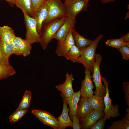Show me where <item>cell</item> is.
Instances as JSON below:
<instances>
[{"label": "cell", "instance_id": "1", "mask_svg": "<svg viewBox=\"0 0 129 129\" xmlns=\"http://www.w3.org/2000/svg\"><path fill=\"white\" fill-rule=\"evenodd\" d=\"M67 17L64 15L44 25H42L40 33V45L45 49L59 29L64 22Z\"/></svg>", "mask_w": 129, "mask_h": 129}, {"label": "cell", "instance_id": "2", "mask_svg": "<svg viewBox=\"0 0 129 129\" xmlns=\"http://www.w3.org/2000/svg\"><path fill=\"white\" fill-rule=\"evenodd\" d=\"M103 36V34L99 35L91 44L81 49V55L78 63L83 65L85 69L89 70L93 73V67L95 61L96 50L98 43Z\"/></svg>", "mask_w": 129, "mask_h": 129}, {"label": "cell", "instance_id": "3", "mask_svg": "<svg viewBox=\"0 0 129 129\" xmlns=\"http://www.w3.org/2000/svg\"><path fill=\"white\" fill-rule=\"evenodd\" d=\"M45 2L48 6V13L42 26L56 19L67 15L64 4L60 0H46Z\"/></svg>", "mask_w": 129, "mask_h": 129}, {"label": "cell", "instance_id": "4", "mask_svg": "<svg viewBox=\"0 0 129 129\" xmlns=\"http://www.w3.org/2000/svg\"><path fill=\"white\" fill-rule=\"evenodd\" d=\"M102 59L101 55L96 53L92 76L93 81L96 87V90L94 94L96 95L104 97L106 94V91L105 85H103L102 83L100 72V65Z\"/></svg>", "mask_w": 129, "mask_h": 129}, {"label": "cell", "instance_id": "5", "mask_svg": "<svg viewBox=\"0 0 129 129\" xmlns=\"http://www.w3.org/2000/svg\"><path fill=\"white\" fill-rule=\"evenodd\" d=\"M101 79L104 82L106 87V93L104 97V101L105 105V109L104 111L105 120H108L110 118H116L118 117L120 113L118 112L119 110V105H113L112 103V99L110 97V91L108 88V82L105 78L102 77Z\"/></svg>", "mask_w": 129, "mask_h": 129}, {"label": "cell", "instance_id": "6", "mask_svg": "<svg viewBox=\"0 0 129 129\" xmlns=\"http://www.w3.org/2000/svg\"><path fill=\"white\" fill-rule=\"evenodd\" d=\"M26 32L25 39L32 45L40 42V36L36 29V22L32 17L23 13Z\"/></svg>", "mask_w": 129, "mask_h": 129}, {"label": "cell", "instance_id": "7", "mask_svg": "<svg viewBox=\"0 0 129 129\" xmlns=\"http://www.w3.org/2000/svg\"><path fill=\"white\" fill-rule=\"evenodd\" d=\"M88 2L86 0H73L68 3L64 2L67 16L75 19L79 12L86 11L89 5Z\"/></svg>", "mask_w": 129, "mask_h": 129}, {"label": "cell", "instance_id": "8", "mask_svg": "<svg viewBox=\"0 0 129 129\" xmlns=\"http://www.w3.org/2000/svg\"><path fill=\"white\" fill-rule=\"evenodd\" d=\"M76 23L75 19L67 16L65 21L54 36V38L57 40L58 42H63L70 31L74 29Z\"/></svg>", "mask_w": 129, "mask_h": 129}, {"label": "cell", "instance_id": "9", "mask_svg": "<svg viewBox=\"0 0 129 129\" xmlns=\"http://www.w3.org/2000/svg\"><path fill=\"white\" fill-rule=\"evenodd\" d=\"M92 76L91 75L90 70L85 69V77L81 82V86L80 90V98H86L92 97L94 95L93 89L94 88L92 79Z\"/></svg>", "mask_w": 129, "mask_h": 129}, {"label": "cell", "instance_id": "10", "mask_svg": "<svg viewBox=\"0 0 129 129\" xmlns=\"http://www.w3.org/2000/svg\"><path fill=\"white\" fill-rule=\"evenodd\" d=\"M65 76L66 79L64 82L55 86V88L61 92L60 95L62 98L70 97L74 92L72 87V82L74 80L72 74H69L67 72Z\"/></svg>", "mask_w": 129, "mask_h": 129}, {"label": "cell", "instance_id": "11", "mask_svg": "<svg viewBox=\"0 0 129 129\" xmlns=\"http://www.w3.org/2000/svg\"><path fill=\"white\" fill-rule=\"evenodd\" d=\"M48 13V7L45 2L34 11L32 18L36 22V29L39 34L40 33L43 23L46 18Z\"/></svg>", "mask_w": 129, "mask_h": 129}, {"label": "cell", "instance_id": "12", "mask_svg": "<svg viewBox=\"0 0 129 129\" xmlns=\"http://www.w3.org/2000/svg\"><path fill=\"white\" fill-rule=\"evenodd\" d=\"M73 30L70 31L64 41L58 42L55 51L58 56L64 57L71 47L75 44L72 34Z\"/></svg>", "mask_w": 129, "mask_h": 129}, {"label": "cell", "instance_id": "13", "mask_svg": "<svg viewBox=\"0 0 129 129\" xmlns=\"http://www.w3.org/2000/svg\"><path fill=\"white\" fill-rule=\"evenodd\" d=\"M104 116V112L93 109L81 122V128L90 129L100 118Z\"/></svg>", "mask_w": 129, "mask_h": 129}, {"label": "cell", "instance_id": "14", "mask_svg": "<svg viewBox=\"0 0 129 129\" xmlns=\"http://www.w3.org/2000/svg\"><path fill=\"white\" fill-rule=\"evenodd\" d=\"M63 106L61 114L57 118L59 129H65L68 127H72L73 122L69 115V109L67 107V103L64 98H63Z\"/></svg>", "mask_w": 129, "mask_h": 129}, {"label": "cell", "instance_id": "15", "mask_svg": "<svg viewBox=\"0 0 129 129\" xmlns=\"http://www.w3.org/2000/svg\"><path fill=\"white\" fill-rule=\"evenodd\" d=\"M93 109L88 101V98L80 97L78 104L76 116L81 121Z\"/></svg>", "mask_w": 129, "mask_h": 129}, {"label": "cell", "instance_id": "16", "mask_svg": "<svg viewBox=\"0 0 129 129\" xmlns=\"http://www.w3.org/2000/svg\"><path fill=\"white\" fill-rule=\"evenodd\" d=\"M80 96L81 93L79 91L74 92L73 95L71 97L65 98L70 108L69 114L70 118L71 120H72L74 116H76L78 104Z\"/></svg>", "mask_w": 129, "mask_h": 129}, {"label": "cell", "instance_id": "17", "mask_svg": "<svg viewBox=\"0 0 129 129\" xmlns=\"http://www.w3.org/2000/svg\"><path fill=\"white\" fill-rule=\"evenodd\" d=\"M15 38L21 54L24 57L27 56L30 53L32 45L27 41L20 37L16 36Z\"/></svg>", "mask_w": 129, "mask_h": 129}, {"label": "cell", "instance_id": "18", "mask_svg": "<svg viewBox=\"0 0 129 129\" xmlns=\"http://www.w3.org/2000/svg\"><path fill=\"white\" fill-rule=\"evenodd\" d=\"M104 97L93 95L88 98V101L93 109L104 112L105 109Z\"/></svg>", "mask_w": 129, "mask_h": 129}, {"label": "cell", "instance_id": "19", "mask_svg": "<svg viewBox=\"0 0 129 129\" xmlns=\"http://www.w3.org/2000/svg\"><path fill=\"white\" fill-rule=\"evenodd\" d=\"M72 34L75 45L79 49L87 47L91 44L93 41L87 39L80 35L75 29L72 30Z\"/></svg>", "mask_w": 129, "mask_h": 129}, {"label": "cell", "instance_id": "20", "mask_svg": "<svg viewBox=\"0 0 129 129\" xmlns=\"http://www.w3.org/2000/svg\"><path fill=\"white\" fill-rule=\"evenodd\" d=\"M15 5L21 9L23 13L32 17L33 14L31 9V0H16Z\"/></svg>", "mask_w": 129, "mask_h": 129}, {"label": "cell", "instance_id": "21", "mask_svg": "<svg viewBox=\"0 0 129 129\" xmlns=\"http://www.w3.org/2000/svg\"><path fill=\"white\" fill-rule=\"evenodd\" d=\"M80 55V49L75 44L71 47L64 57L67 59L70 60L73 63H78Z\"/></svg>", "mask_w": 129, "mask_h": 129}, {"label": "cell", "instance_id": "22", "mask_svg": "<svg viewBox=\"0 0 129 129\" xmlns=\"http://www.w3.org/2000/svg\"><path fill=\"white\" fill-rule=\"evenodd\" d=\"M16 73L15 69L10 64H0V80L6 79Z\"/></svg>", "mask_w": 129, "mask_h": 129}, {"label": "cell", "instance_id": "23", "mask_svg": "<svg viewBox=\"0 0 129 129\" xmlns=\"http://www.w3.org/2000/svg\"><path fill=\"white\" fill-rule=\"evenodd\" d=\"M129 115L125 114L120 120L113 122L111 125L108 129H129Z\"/></svg>", "mask_w": 129, "mask_h": 129}, {"label": "cell", "instance_id": "24", "mask_svg": "<svg viewBox=\"0 0 129 129\" xmlns=\"http://www.w3.org/2000/svg\"><path fill=\"white\" fill-rule=\"evenodd\" d=\"M32 95V92L26 90L19 106L15 111L28 109L30 106V102Z\"/></svg>", "mask_w": 129, "mask_h": 129}, {"label": "cell", "instance_id": "25", "mask_svg": "<svg viewBox=\"0 0 129 129\" xmlns=\"http://www.w3.org/2000/svg\"><path fill=\"white\" fill-rule=\"evenodd\" d=\"M14 33V31L10 27L5 26L0 27V37L9 43L12 36Z\"/></svg>", "mask_w": 129, "mask_h": 129}, {"label": "cell", "instance_id": "26", "mask_svg": "<svg viewBox=\"0 0 129 129\" xmlns=\"http://www.w3.org/2000/svg\"><path fill=\"white\" fill-rule=\"evenodd\" d=\"M0 49L4 56L8 59L10 56L13 54L12 50L10 44L4 40L0 37Z\"/></svg>", "mask_w": 129, "mask_h": 129}, {"label": "cell", "instance_id": "27", "mask_svg": "<svg viewBox=\"0 0 129 129\" xmlns=\"http://www.w3.org/2000/svg\"><path fill=\"white\" fill-rule=\"evenodd\" d=\"M105 44L107 45L114 48L118 49L124 45L129 46V42H124L121 38L108 39L106 41Z\"/></svg>", "mask_w": 129, "mask_h": 129}, {"label": "cell", "instance_id": "28", "mask_svg": "<svg viewBox=\"0 0 129 129\" xmlns=\"http://www.w3.org/2000/svg\"><path fill=\"white\" fill-rule=\"evenodd\" d=\"M28 111V109L15 111L9 117L10 121L11 123H16Z\"/></svg>", "mask_w": 129, "mask_h": 129}, {"label": "cell", "instance_id": "29", "mask_svg": "<svg viewBox=\"0 0 129 129\" xmlns=\"http://www.w3.org/2000/svg\"><path fill=\"white\" fill-rule=\"evenodd\" d=\"M31 113L35 115L37 118L39 117L43 118H48L55 120H58L57 118L51 113L44 111L33 109L32 110Z\"/></svg>", "mask_w": 129, "mask_h": 129}, {"label": "cell", "instance_id": "30", "mask_svg": "<svg viewBox=\"0 0 129 129\" xmlns=\"http://www.w3.org/2000/svg\"><path fill=\"white\" fill-rule=\"evenodd\" d=\"M41 122L54 129H59L58 121L50 118H37Z\"/></svg>", "mask_w": 129, "mask_h": 129}, {"label": "cell", "instance_id": "31", "mask_svg": "<svg viewBox=\"0 0 129 129\" xmlns=\"http://www.w3.org/2000/svg\"><path fill=\"white\" fill-rule=\"evenodd\" d=\"M15 33L13 34L11 38L10 44L12 48L13 54L19 55L21 54L19 50L17 44L15 39Z\"/></svg>", "mask_w": 129, "mask_h": 129}, {"label": "cell", "instance_id": "32", "mask_svg": "<svg viewBox=\"0 0 129 129\" xmlns=\"http://www.w3.org/2000/svg\"><path fill=\"white\" fill-rule=\"evenodd\" d=\"M121 53L123 58L126 60L129 59V46L126 45H124L118 49Z\"/></svg>", "mask_w": 129, "mask_h": 129}, {"label": "cell", "instance_id": "33", "mask_svg": "<svg viewBox=\"0 0 129 129\" xmlns=\"http://www.w3.org/2000/svg\"><path fill=\"white\" fill-rule=\"evenodd\" d=\"M106 120L104 116L99 119L90 129H103L104 128Z\"/></svg>", "mask_w": 129, "mask_h": 129}, {"label": "cell", "instance_id": "34", "mask_svg": "<svg viewBox=\"0 0 129 129\" xmlns=\"http://www.w3.org/2000/svg\"><path fill=\"white\" fill-rule=\"evenodd\" d=\"M123 89L124 91L126 102L129 107V83L124 82L123 84Z\"/></svg>", "mask_w": 129, "mask_h": 129}, {"label": "cell", "instance_id": "35", "mask_svg": "<svg viewBox=\"0 0 129 129\" xmlns=\"http://www.w3.org/2000/svg\"><path fill=\"white\" fill-rule=\"evenodd\" d=\"M46 0H31V7L33 15L34 11L36 9L38 8L42 4L44 3Z\"/></svg>", "mask_w": 129, "mask_h": 129}, {"label": "cell", "instance_id": "36", "mask_svg": "<svg viewBox=\"0 0 129 129\" xmlns=\"http://www.w3.org/2000/svg\"><path fill=\"white\" fill-rule=\"evenodd\" d=\"M73 122L72 127L73 129H80L81 126L80 124L79 119L76 116H74L73 118Z\"/></svg>", "mask_w": 129, "mask_h": 129}, {"label": "cell", "instance_id": "37", "mask_svg": "<svg viewBox=\"0 0 129 129\" xmlns=\"http://www.w3.org/2000/svg\"><path fill=\"white\" fill-rule=\"evenodd\" d=\"M9 64V59L4 56L0 49V64Z\"/></svg>", "mask_w": 129, "mask_h": 129}, {"label": "cell", "instance_id": "38", "mask_svg": "<svg viewBox=\"0 0 129 129\" xmlns=\"http://www.w3.org/2000/svg\"><path fill=\"white\" fill-rule=\"evenodd\" d=\"M124 42H129V33L128 32L123 37L121 38Z\"/></svg>", "mask_w": 129, "mask_h": 129}, {"label": "cell", "instance_id": "39", "mask_svg": "<svg viewBox=\"0 0 129 129\" xmlns=\"http://www.w3.org/2000/svg\"><path fill=\"white\" fill-rule=\"evenodd\" d=\"M7 1L10 5H15V3L16 0H2Z\"/></svg>", "mask_w": 129, "mask_h": 129}, {"label": "cell", "instance_id": "40", "mask_svg": "<svg viewBox=\"0 0 129 129\" xmlns=\"http://www.w3.org/2000/svg\"><path fill=\"white\" fill-rule=\"evenodd\" d=\"M104 4L113 2L115 0H100Z\"/></svg>", "mask_w": 129, "mask_h": 129}, {"label": "cell", "instance_id": "41", "mask_svg": "<svg viewBox=\"0 0 129 129\" xmlns=\"http://www.w3.org/2000/svg\"><path fill=\"white\" fill-rule=\"evenodd\" d=\"M129 10L127 12V14H126L125 19H127L129 18Z\"/></svg>", "mask_w": 129, "mask_h": 129}, {"label": "cell", "instance_id": "42", "mask_svg": "<svg viewBox=\"0 0 129 129\" xmlns=\"http://www.w3.org/2000/svg\"><path fill=\"white\" fill-rule=\"evenodd\" d=\"M73 0H65L64 2L68 3L71 2Z\"/></svg>", "mask_w": 129, "mask_h": 129}, {"label": "cell", "instance_id": "43", "mask_svg": "<svg viewBox=\"0 0 129 129\" xmlns=\"http://www.w3.org/2000/svg\"><path fill=\"white\" fill-rule=\"evenodd\" d=\"M87 1L89 2L90 0H86Z\"/></svg>", "mask_w": 129, "mask_h": 129}]
</instances>
